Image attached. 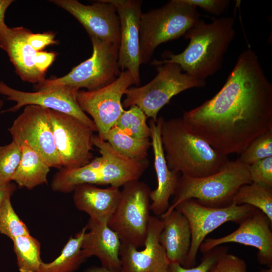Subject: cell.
Here are the masks:
<instances>
[{
  "label": "cell",
  "instance_id": "obj_1",
  "mask_svg": "<svg viewBox=\"0 0 272 272\" xmlns=\"http://www.w3.org/2000/svg\"><path fill=\"white\" fill-rule=\"evenodd\" d=\"M182 118L191 132L226 156L241 154L272 130V85L256 53L242 52L221 89Z\"/></svg>",
  "mask_w": 272,
  "mask_h": 272
},
{
  "label": "cell",
  "instance_id": "obj_2",
  "mask_svg": "<svg viewBox=\"0 0 272 272\" xmlns=\"http://www.w3.org/2000/svg\"><path fill=\"white\" fill-rule=\"evenodd\" d=\"M234 23L231 17L214 19L210 23L200 19L184 35L189 43L183 51L179 54L166 51L163 60L154 59L151 64L176 63L185 73L206 80L221 68L224 55L235 35Z\"/></svg>",
  "mask_w": 272,
  "mask_h": 272
},
{
  "label": "cell",
  "instance_id": "obj_3",
  "mask_svg": "<svg viewBox=\"0 0 272 272\" xmlns=\"http://www.w3.org/2000/svg\"><path fill=\"white\" fill-rule=\"evenodd\" d=\"M161 140L169 169L199 178L218 171L229 160L187 128L182 118L164 119Z\"/></svg>",
  "mask_w": 272,
  "mask_h": 272
},
{
  "label": "cell",
  "instance_id": "obj_4",
  "mask_svg": "<svg viewBox=\"0 0 272 272\" xmlns=\"http://www.w3.org/2000/svg\"><path fill=\"white\" fill-rule=\"evenodd\" d=\"M248 167L237 159L229 161L218 171L205 177L193 178L181 174L173 202L161 218L189 199L209 207L229 206L240 187L252 182Z\"/></svg>",
  "mask_w": 272,
  "mask_h": 272
},
{
  "label": "cell",
  "instance_id": "obj_5",
  "mask_svg": "<svg viewBox=\"0 0 272 272\" xmlns=\"http://www.w3.org/2000/svg\"><path fill=\"white\" fill-rule=\"evenodd\" d=\"M199 20L196 7L183 0H171L161 8L142 13L139 22L140 64L148 62L160 44L184 36Z\"/></svg>",
  "mask_w": 272,
  "mask_h": 272
},
{
  "label": "cell",
  "instance_id": "obj_6",
  "mask_svg": "<svg viewBox=\"0 0 272 272\" xmlns=\"http://www.w3.org/2000/svg\"><path fill=\"white\" fill-rule=\"evenodd\" d=\"M156 67L157 74L151 81L143 86L127 89L122 104L125 108L138 106L148 118L155 121L160 110L173 96L190 88L203 87L206 84L205 80L183 73L176 63H164Z\"/></svg>",
  "mask_w": 272,
  "mask_h": 272
},
{
  "label": "cell",
  "instance_id": "obj_7",
  "mask_svg": "<svg viewBox=\"0 0 272 272\" xmlns=\"http://www.w3.org/2000/svg\"><path fill=\"white\" fill-rule=\"evenodd\" d=\"M90 37L93 46L90 58L61 77L45 79L35 84L36 91L58 85L92 91L113 82L121 73L118 64L119 45Z\"/></svg>",
  "mask_w": 272,
  "mask_h": 272
},
{
  "label": "cell",
  "instance_id": "obj_8",
  "mask_svg": "<svg viewBox=\"0 0 272 272\" xmlns=\"http://www.w3.org/2000/svg\"><path fill=\"white\" fill-rule=\"evenodd\" d=\"M123 187L108 226L118 235L121 244L139 249L144 246L147 235L151 190L147 184L139 180Z\"/></svg>",
  "mask_w": 272,
  "mask_h": 272
},
{
  "label": "cell",
  "instance_id": "obj_9",
  "mask_svg": "<svg viewBox=\"0 0 272 272\" xmlns=\"http://www.w3.org/2000/svg\"><path fill=\"white\" fill-rule=\"evenodd\" d=\"M175 209L186 217L191 229V246L184 266L186 268L195 266L200 246L209 233L228 222L239 224L257 210L248 205H237L233 202L226 207H209L193 199L182 201Z\"/></svg>",
  "mask_w": 272,
  "mask_h": 272
},
{
  "label": "cell",
  "instance_id": "obj_10",
  "mask_svg": "<svg viewBox=\"0 0 272 272\" xmlns=\"http://www.w3.org/2000/svg\"><path fill=\"white\" fill-rule=\"evenodd\" d=\"M132 85H135L133 79L126 70L121 72L113 82L103 87L78 91L77 102L81 109L92 117L101 140H104L124 112L121 98Z\"/></svg>",
  "mask_w": 272,
  "mask_h": 272
},
{
  "label": "cell",
  "instance_id": "obj_11",
  "mask_svg": "<svg viewBox=\"0 0 272 272\" xmlns=\"http://www.w3.org/2000/svg\"><path fill=\"white\" fill-rule=\"evenodd\" d=\"M55 147L62 167L77 168L92 160L94 131L77 118L49 110Z\"/></svg>",
  "mask_w": 272,
  "mask_h": 272
},
{
  "label": "cell",
  "instance_id": "obj_12",
  "mask_svg": "<svg viewBox=\"0 0 272 272\" xmlns=\"http://www.w3.org/2000/svg\"><path fill=\"white\" fill-rule=\"evenodd\" d=\"M49 109L37 105H27L14 120L9 131L12 141L19 146H29L50 168L60 169L51 124Z\"/></svg>",
  "mask_w": 272,
  "mask_h": 272
},
{
  "label": "cell",
  "instance_id": "obj_13",
  "mask_svg": "<svg viewBox=\"0 0 272 272\" xmlns=\"http://www.w3.org/2000/svg\"><path fill=\"white\" fill-rule=\"evenodd\" d=\"M80 89L63 85L54 86L25 92L14 89L0 81V94L16 104L3 112H14L27 105H37L72 115L81 120L94 131H97L93 121L80 107L77 95Z\"/></svg>",
  "mask_w": 272,
  "mask_h": 272
},
{
  "label": "cell",
  "instance_id": "obj_14",
  "mask_svg": "<svg viewBox=\"0 0 272 272\" xmlns=\"http://www.w3.org/2000/svg\"><path fill=\"white\" fill-rule=\"evenodd\" d=\"M50 2L74 17L90 37L119 45V17L115 7L108 0L97 1L91 5H84L77 0Z\"/></svg>",
  "mask_w": 272,
  "mask_h": 272
},
{
  "label": "cell",
  "instance_id": "obj_15",
  "mask_svg": "<svg viewBox=\"0 0 272 272\" xmlns=\"http://www.w3.org/2000/svg\"><path fill=\"white\" fill-rule=\"evenodd\" d=\"M239 224L235 231L225 236L205 239L199 250L204 254L223 244L239 243L256 248L259 263L272 267V223L266 216L257 209Z\"/></svg>",
  "mask_w": 272,
  "mask_h": 272
},
{
  "label": "cell",
  "instance_id": "obj_16",
  "mask_svg": "<svg viewBox=\"0 0 272 272\" xmlns=\"http://www.w3.org/2000/svg\"><path fill=\"white\" fill-rule=\"evenodd\" d=\"M115 7L119 17L120 40L118 64L120 72L128 71L135 85L139 86L140 75L139 22L142 1L108 0Z\"/></svg>",
  "mask_w": 272,
  "mask_h": 272
},
{
  "label": "cell",
  "instance_id": "obj_17",
  "mask_svg": "<svg viewBox=\"0 0 272 272\" xmlns=\"http://www.w3.org/2000/svg\"><path fill=\"white\" fill-rule=\"evenodd\" d=\"M163 227V219L151 216L142 250H139L132 245L121 244L120 272H164L169 268L170 263L159 242Z\"/></svg>",
  "mask_w": 272,
  "mask_h": 272
},
{
  "label": "cell",
  "instance_id": "obj_18",
  "mask_svg": "<svg viewBox=\"0 0 272 272\" xmlns=\"http://www.w3.org/2000/svg\"><path fill=\"white\" fill-rule=\"evenodd\" d=\"M164 118L149 121L151 146L154 156V168L157 178V187L151 191L150 210L157 216H161L168 209L169 199L177 188L181 174L170 170L167 164L161 140V126Z\"/></svg>",
  "mask_w": 272,
  "mask_h": 272
},
{
  "label": "cell",
  "instance_id": "obj_19",
  "mask_svg": "<svg viewBox=\"0 0 272 272\" xmlns=\"http://www.w3.org/2000/svg\"><path fill=\"white\" fill-rule=\"evenodd\" d=\"M93 144L99 149L102 160L98 185L123 186L138 180L149 165L147 159L137 160L123 156L97 135H94Z\"/></svg>",
  "mask_w": 272,
  "mask_h": 272
},
{
  "label": "cell",
  "instance_id": "obj_20",
  "mask_svg": "<svg viewBox=\"0 0 272 272\" xmlns=\"http://www.w3.org/2000/svg\"><path fill=\"white\" fill-rule=\"evenodd\" d=\"M88 232L85 233L82 243V251L87 259L95 256L100 261L102 266L120 271V240L107 223L97 222L89 219L86 225Z\"/></svg>",
  "mask_w": 272,
  "mask_h": 272
},
{
  "label": "cell",
  "instance_id": "obj_21",
  "mask_svg": "<svg viewBox=\"0 0 272 272\" xmlns=\"http://www.w3.org/2000/svg\"><path fill=\"white\" fill-rule=\"evenodd\" d=\"M31 32L23 27L9 28L3 40L0 48L8 54L15 72L24 82L37 84L45 79L35 66L38 51L27 42Z\"/></svg>",
  "mask_w": 272,
  "mask_h": 272
},
{
  "label": "cell",
  "instance_id": "obj_22",
  "mask_svg": "<svg viewBox=\"0 0 272 272\" xmlns=\"http://www.w3.org/2000/svg\"><path fill=\"white\" fill-rule=\"evenodd\" d=\"M73 192L74 202L79 210L88 214L91 220L107 223L121 195L119 187L101 188L88 183L79 185Z\"/></svg>",
  "mask_w": 272,
  "mask_h": 272
},
{
  "label": "cell",
  "instance_id": "obj_23",
  "mask_svg": "<svg viewBox=\"0 0 272 272\" xmlns=\"http://www.w3.org/2000/svg\"><path fill=\"white\" fill-rule=\"evenodd\" d=\"M161 219L164 221V227L160 235L159 242L170 263H179L184 267L191 242L188 221L176 209Z\"/></svg>",
  "mask_w": 272,
  "mask_h": 272
},
{
  "label": "cell",
  "instance_id": "obj_24",
  "mask_svg": "<svg viewBox=\"0 0 272 272\" xmlns=\"http://www.w3.org/2000/svg\"><path fill=\"white\" fill-rule=\"evenodd\" d=\"M20 147L21 159L13 181L19 187H25L29 190L38 185L47 184L50 167L29 146L23 144Z\"/></svg>",
  "mask_w": 272,
  "mask_h": 272
},
{
  "label": "cell",
  "instance_id": "obj_25",
  "mask_svg": "<svg viewBox=\"0 0 272 272\" xmlns=\"http://www.w3.org/2000/svg\"><path fill=\"white\" fill-rule=\"evenodd\" d=\"M101 157L92 159L88 164L77 168L62 167L53 176L51 189L56 192L70 193L83 184H99V171L101 167Z\"/></svg>",
  "mask_w": 272,
  "mask_h": 272
},
{
  "label": "cell",
  "instance_id": "obj_26",
  "mask_svg": "<svg viewBox=\"0 0 272 272\" xmlns=\"http://www.w3.org/2000/svg\"><path fill=\"white\" fill-rule=\"evenodd\" d=\"M87 229L84 227L74 236H71L60 255L50 262H42L37 272H75L86 260L82 246Z\"/></svg>",
  "mask_w": 272,
  "mask_h": 272
},
{
  "label": "cell",
  "instance_id": "obj_27",
  "mask_svg": "<svg viewBox=\"0 0 272 272\" xmlns=\"http://www.w3.org/2000/svg\"><path fill=\"white\" fill-rule=\"evenodd\" d=\"M103 141L120 154L137 160L147 159L151 146L149 139L134 138L115 126L107 132Z\"/></svg>",
  "mask_w": 272,
  "mask_h": 272
},
{
  "label": "cell",
  "instance_id": "obj_28",
  "mask_svg": "<svg viewBox=\"0 0 272 272\" xmlns=\"http://www.w3.org/2000/svg\"><path fill=\"white\" fill-rule=\"evenodd\" d=\"M20 272H37L41 263L40 242L30 234L12 240Z\"/></svg>",
  "mask_w": 272,
  "mask_h": 272
},
{
  "label": "cell",
  "instance_id": "obj_29",
  "mask_svg": "<svg viewBox=\"0 0 272 272\" xmlns=\"http://www.w3.org/2000/svg\"><path fill=\"white\" fill-rule=\"evenodd\" d=\"M233 202L237 205L254 207L264 214L272 223V188L253 182L243 185L235 193Z\"/></svg>",
  "mask_w": 272,
  "mask_h": 272
},
{
  "label": "cell",
  "instance_id": "obj_30",
  "mask_svg": "<svg viewBox=\"0 0 272 272\" xmlns=\"http://www.w3.org/2000/svg\"><path fill=\"white\" fill-rule=\"evenodd\" d=\"M147 118L140 108L132 105L124 111L114 126L134 138L149 139L151 131L147 123Z\"/></svg>",
  "mask_w": 272,
  "mask_h": 272
},
{
  "label": "cell",
  "instance_id": "obj_31",
  "mask_svg": "<svg viewBox=\"0 0 272 272\" xmlns=\"http://www.w3.org/2000/svg\"><path fill=\"white\" fill-rule=\"evenodd\" d=\"M8 195L0 207V233L12 240L14 238L30 234L26 224L15 212Z\"/></svg>",
  "mask_w": 272,
  "mask_h": 272
},
{
  "label": "cell",
  "instance_id": "obj_32",
  "mask_svg": "<svg viewBox=\"0 0 272 272\" xmlns=\"http://www.w3.org/2000/svg\"><path fill=\"white\" fill-rule=\"evenodd\" d=\"M21 156L20 147L13 141L0 146V186H7L13 181Z\"/></svg>",
  "mask_w": 272,
  "mask_h": 272
},
{
  "label": "cell",
  "instance_id": "obj_33",
  "mask_svg": "<svg viewBox=\"0 0 272 272\" xmlns=\"http://www.w3.org/2000/svg\"><path fill=\"white\" fill-rule=\"evenodd\" d=\"M270 157H272V130L255 139L238 159L249 166Z\"/></svg>",
  "mask_w": 272,
  "mask_h": 272
},
{
  "label": "cell",
  "instance_id": "obj_34",
  "mask_svg": "<svg viewBox=\"0 0 272 272\" xmlns=\"http://www.w3.org/2000/svg\"><path fill=\"white\" fill-rule=\"evenodd\" d=\"M228 251V247L218 246L204 253L200 262L197 266L186 268L179 263H172L170 264L169 268L171 272H209L220 257Z\"/></svg>",
  "mask_w": 272,
  "mask_h": 272
},
{
  "label": "cell",
  "instance_id": "obj_35",
  "mask_svg": "<svg viewBox=\"0 0 272 272\" xmlns=\"http://www.w3.org/2000/svg\"><path fill=\"white\" fill-rule=\"evenodd\" d=\"M248 170L252 182L272 188V157L249 165Z\"/></svg>",
  "mask_w": 272,
  "mask_h": 272
},
{
  "label": "cell",
  "instance_id": "obj_36",
  "mask_svg": "<svg viewBox=\"0 0 272 272\" xmlns=\"http://www.w3.org/2000/svg\"><path fill=\"white\" fill-rule=\"evenodd\" d=\"M209 272H247V265L242 258L227 253L220 257Z\"/></svg>",
  "mask_w": 272,
  "mask_h": 272
},
{
  "label": "cell",
  "instance_id": "obj_37",
  "mask_svg": "<svg viewBox=\"0 0 272 272\" xmlns=\"http://www.w3.org/2000/svg\"><path fill=\"white\" fill-rule=\"evenodd\" d=\"M189 5L198 7L208 13L219 16L228 8L229 0H183Z\"/></svg>",
  "mask_w": 272,
  "mask_h": 272
},
{
  "label": "cell",
  "instance_id": "obj_38",
  "mask_svg": "<svg viewBox=\"0 0 272 272\" xmlns=\"http://www.w3.org/2000/svg\"><path fill=\"white\" fill-rule=\"evenodd\" d=\"M55 34L51 32L32 33L28 36L27 42L36 51H41L47 46L57 44Z\"/></svg>",
  "mask_w": 272,
  "mask_h": 272
},
{
  "label": "cell",
  "instance_id": "obj_39",
  "mask_svg": "<svg viewBox=\"0 0 272 272\" xmlns=\"http://www.w3.org/2000/svg\"><path fill=\"white\" fill-rule=\"evenodd\" d=\"M56 54L53 52L38 51L35 66L38 71L45 75L48 68L55 59Z\"/></svg>",
  "mask_w": 272,
  "mask_h": 272
},
{
  "label": "cell",
  "instance_id": "obj_40",
  "mask_svg": "<svg viewBox=\"0 0 272 272\" xmlns=\"http://www.w3.org/2000/svg\"><path fill=\"white\" fill-rule=\"evenodd\" d=\"M13 0H0V42L6 35L9 28L5 22V15Z\"/></svg>",
  "mask_w": 272,
  "mask_h": 272
},
{
  "label": "cell",
  "instance_id": "obj_41",
  "mask_svg": "<svg viewBox=\"0 0 272 272\" xmlns=\"http://www.w3.org/2000/svg\"><path fill=\"white\" fill-rule=\"evenodd\" d=\"M16 189V185L12 183L6 186H0V207L5 199L9 195H12Z\"/></svg>",
  "mask_w": 272,
  "mask_h": 272
},
{
  "label": "cell",
  "instance_id": "obj_42",
  "mask_svg": "<svg viewBox=\"0 0 272 272\" xmlns=\"http://www.w3.org/2000/svg\"><path fill=\"white\" fill-rule=\"evenodd\" d=\"M83 272H120V271L110 269L102 266H93L86 269Z\"/></svg>",
  "mask_w": 272,
  "mask_h": 272
},
{
  "label": "cell",
  "instance_id": "obj_43",
  "mask_svg": "<svg viewBox=\"0 0 272 272\" xmlns=\"http://www.w3.org/2000/svg\"><path fill=\"white\" fill-rule=\"evenodd\" d=\"M259 272H272V267L261 269Z\"/></svg>",
  "mask_w": 272,
  "mask_h": 272
},
{
  "label": "cell",
  "instance_id": "obj_44",
  "mask_svg": "<svg viewBox=\"0 0 272 272\" xmlns=\"http://www.w3.org/2000/svg\"><path fill=\"white\" fill-rule=\"evenodd\" d=\"M4 105V101L0 98V110L2 108Z\"/></svg>",
  "mask_w": 272,
  "mask_h": 272
},
{
  "label": "cell",
  "instance_id": "obj_45",
  "mask_svg": "<svg viewBox=\"0 0 272 272\" xmlns=\"http://www.w3.org/2000/svg\"><path fill=\"white\" fill-rule=\"evenodd\" d=\"M164 272H171V271L170 268L169 267L168 269H167L166 270H165V271H164Z\"/></svg>",
  "mask_w": 272,
  "mask_h": 272
}]
</instances>
